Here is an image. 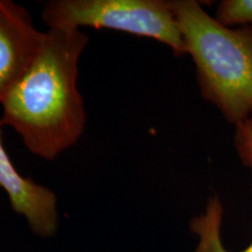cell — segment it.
<instances>
[{
  "mask_svg": "<svg viewBox=\"0 0 252 252\" xmlns=\"http://www.w3.org/2000/svg\"><path fill=\"white\" fill-rule=\"evenodd\" d=\"M88 43L81 30L48 28L31 68L0 102L1 124L41 159L55 160L83 134L86 110L77 77Z\"/></svg>",
  "mask_w": 252,
  "mask_h": 252,
  "instance_id": "obj_1",
  "label": "cell"
},
{
  "mask_svg": "<svg viewBox=\"0 0 252 252\" xmlns=\"http://www.w3.org/2000/svg\"><path fill=\"white\" fill-rule=\"evenodd\" d=\"M203 99L230 124L252 118V27L223 26L195 0H172Z\"/></svg>",
  "mask_w": 252,
  "mask_h": 252,
  "instance_id": "obj_2",
  "label": "cell"
},
{
  "mask_svg": "<svg viewBox=\"0 0 252 252\" xmlns=\"http://www.w3.org/2000/svg\"><path fill=\"white\" fill-rule=\"evenodd\" d=\"M41 17L48 28H106L159 41L176 56L187 54L171 1L166 0H52Z\"/></svg>",
  "mask_w": 252,
  "mask_h": 252,
  "instance_id": "obj_3",
  "label": "cell"
},
{
  "mask_svg": "<svg viewBox=\"0 0 252 252\" xmlns=\"http://www.w3.org/2000/svg\"><path fill=\"white\" fill-rule=\"evenodd\" d=\"M45 35L24 6L0 0V102L31 68Z\"/></svg>",
  "mask_w": 252,
  "mask_h": 252,
  "instance_id": "obj_4",
  "label": "cell"
},
{
  "mask_svg": "<svg viewBox=\"0 0 252 252\" xmlns=\"http://www.w3.org/2000/svg\"><path fill=\"white\" fill-rule=\"evenodd\" d=\"M1 126L0 122V188L7 194L13 212L27 220L33 234L53 237L59 229L58 197L49 188L18 172L2 145Z\"/></svg>",
  "mask_w": 252,
  "mask_h": 252,
  "instance_id": "obj_5",
  "label": "cell"
},
{
  "mask_svg": "<svg viewBox=\"0 0 252 252\" xmlns=\"http://www.w3.org/2000/svg\"><path fill=\"white\" fill-rule=\"evenodd\" d=\"M235 147L242 163L252 172V118L236 126ZM224 207L217 196L209 198L203 213L191 219L189 228L196 235L194 252H252V242L242 251H231L222 241Z\"/></svg>",
  "mask_w": 252,
  "mask_h": 252,
  "instance_id": "obj_6",
  "label": "cell"
},
{
  "mask_svg": "<svg viewBox=\"0 0 252 252\" xmlns=\"http://www.w3.org/2000/svg\"><path fill=\"white\" fill-rule=\"evenodd\" d=\"M223 26L252 27V0H223L217 5L215 17Z\"/></svg>",
  "mask_w": 252,
  "mask_h": 252,
  "instance_id": "obj_7",
  "label": "cell"
}]
</instances>
